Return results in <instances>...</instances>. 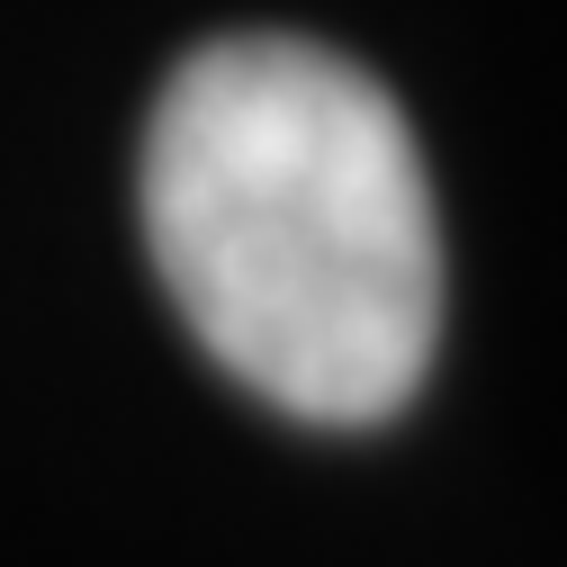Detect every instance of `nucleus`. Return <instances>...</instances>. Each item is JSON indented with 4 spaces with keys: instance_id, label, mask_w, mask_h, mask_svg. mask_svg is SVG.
I'll return each instance as SVG.
<instances>
[{
    "instance_id": "1",
    "label": "nucleus",
    "mask_w": 567,
    "mask_h": 567,
    "mask_svg": "<svg viewBox=\"0 0 567 567\" xmlns=\"http://www.w3.org/2000/svg\"><path fill=\"white\" fill-rule=\"evenodd\" d=\"M145 244L217 370L307 423L396 414L442 342L405 109L316 37H217L145 126Z\"/></svg>"
}]
</instances>
